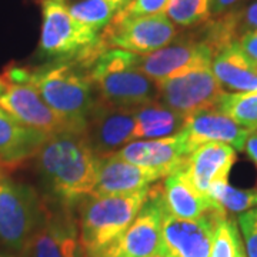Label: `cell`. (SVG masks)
Masks as SVG:
<instances>
[{
	"label": "cell",
	"instance_id": "1",
	"mask_svg": "<svg viewBox=\"0 0 257 257\" xmlns=\"http://www.w3.org/2000/svg\"><path fill=\"white\" fill-rule=\"evenodd\" d=\"M35 159L47 192L60 206L69 207L92 194L101 157L93 152L84 133L52 135Z\"/></svg>",
	"mask_w": 257,
	"mask_h": 257
},
{
	"label": "cell",
	"instance_id": "2",
	"mask_svg": "<svg viewBox=\"0 0 257 257\" xmlns=\"http://www.w3.org/2000/svg\"><path fill=\"white\" fill-rule=\"evenodd\" d=\"M9 82L33 86L53 110L84 133L90 113L99 100L86 69L76 63H56L40 69H12Z\"/></svg>",
	"mask_w": 257,
	"mask_h": 257
},
{
	"label": "cell",
	"instance_id": "3",
	"mask_svg": "<svg viewBox=\"0 0 257 257\" xmlns=\"http://www.w3.org/2000/svg\"><path fill=\"white\" fill-rule=\"evenodd\" d=\"M99 100L120 107L138 109L157 100V84L136 67V55L120 49L104 50L87 69Z\"/></svg>",
	"mask_w": 257,
	"mask_h": 257
},
{
	"label": "cell",
	"instance_id": "4",
	"mask_svg": "<svg viewBox=\"0 0 257 257\" xmlns=\"http://www.w3.org/2000/svg\"><path fill=\"white\" fill-rule=\"evenodd\" d=\"M150 190V189H149ZM149 190L121 196L87 194L79 202V246L83 257H94L136 219Z\"/></svg>",
	"mask_w": 257,
	"mask_h": 257
},
{
	"label": "cell",
	"instance_id": "5",
	"mask_svg": "<svg viewBox=\"0 0 257 257\" xmlns=\"http://www.w3.org/2000/svg\"><path fill=\"white\" fill-rule=\"evenodd\" d=\"M40 55L56 63H76L89 69L104 52L99 33L80 25L64 0H43Z\"/></svg>",
	"mask_w": 257,
	"mask_h": 257
},
{
	"label": "cell",
	"instance_id": "6",
	"mask_svg": "<svg viewBox=\"0 0 257 257\" xmlns=\"http://www.w3.org/2000/svg\"><path fill=\"white\" fill-rule=\"evenodd\" d=\"M46 207L33 187L0 177V244L23 251L43 220Z\"/></svg>",
	"mask_w": 257,
	"mask_h": 257
},
{
	"label": "cell",
	"instance_id": "7",
	"mask_svg": "<svg viewBox=\"0 0 257 257\" xmlns=\"http://www.w3.org/2000/svg\"><path fill=\"white\" fill-rule=\"evenodd\" d=\"M157 101L189 117L194 113L214 109L224 93L210 66H199L169 79L156 82Z\"/></svg>",
	"mask_w": 257,
	"mask_h": 257
},
{
	"label": "cell",
	"instance_id": "8",
	"mask_svg": "<svg viewBox=\"0 0 257 257\" xmlns=\"http://www.w3.org/2000/svg\"><path fill=\"white\" fill-rule=\"evenodd\" d=\"M177 36V29L163 13L139 16V18H114L100 35L104 50L120 49L135 55H146L170 45Z\"/></svg>",
	"mask_w": 257,
	"mask_h": 257
},
{
	"label": "cell",
	"instance_id": "9",
	"mask_svg": "<svg viewBox=\"0 0 257 257\" xmlns=\"http://www.w3.org/2000/svg\"><path fill=\"white\" fill-rule=\"evenodd\" d=\"M162 186L153 184L133 223L94 257L162 256Z\"/></svg>",
	"mask_w": 257,
	"mask_h": 257
},
{
	"label": "cell",
	"instance_id": "10",
	"mask_svg": "<svg viewBox=\"0 0 257 257\" xmlns=\"http://www.w3.org/2000/svg\"><path fill=\"white\" fill-rule=\"evenodd\" d=\"M224 210H216L196 220L177 219L162 213V256L210 257L211 241L217 221L226 217Z\"/></svg>",
	"mask_w": 257,
	"mask_h": 257
},
{
	"label": "cell",
	"instance_id": "11",
	"mask_svg": "<svg viewBox=\"0 0 257 257\" xmlns=\"http://www.w3.org/2000/svg\"><path fill=\"white\" fill-rule=\"evenodd\" d=\"M0 110L8 113L23 126L36 128L50 136L62 132H77L69 121L60 117L43 100L40 93L28 83L6 80V89L0 96Z\"/></svg>",
	"mask_w": 257,
	"mask_h": 257
},
{
	"label": "cell",
	"instance_id": "12",
	"mask_svg": "<svg viewBox=\"0 0 257 257\" xmlns=\"http://www.w3.org/2000/svg\"><path fill=\"white\" fill-rule=\"evenodd\" d=\"M211 59V49L200 37H187L146 55H136V67L153 82H160L199 66H210Z\"/></svg>",
	"mask_w": 257,
	"mask_h": 257
},
{
	"label": "cell",
	"instance_id": "13",
	"mask_svg": "<svg viewBox=\"0 0 257 257\" xmlns=\"http://www.w3.org/2000/svg\"><path fill=\"white\" fill-rule=\"evenodd\" d=\"M135 109H120L97 100L86 124V139L99 157L110 156L133 142Z\"/></svg>",
	"mask_w": 257,
	"mask_h": 257
},
{
	"label": "cell",
	"instance_id": "14",
	"mask_svg": "<svg viewBox=\"0 0 257 257\" xmlns=\"http://www.w3.org/2000/svg\"><path fill=\"white\" fill-rule=\"evenodd\" d=\"M50 211L23 248L25 257H83L79 250L76 221L69 211Z\"/></svg>",
	"mask_w": 257,
	"mask_h": 257
},
{
	"label": "cell",
	"instance_id": "15",
	"mask_svg": "<svg viewBox=\"0 0 257 257\" xmlns=\"http://www.w3.org/2000/svg\"><path fill=\"white\" fill-rule=\"evenodd\" d=\"M250 133L251 130L240 126L217 109L197 111L186 117L183 128L180 130L187 155L211 142L226 143L234 150H243Z\"/></svg>",
	"mask_w": 257,
	"mask_h": 257
},
{
	"label": "cell",
	"instance_id": "16",
	"mask_svg": "<svg viewBox=\"0 0 257 257\" xmlns=\"http://www.w3.org/2000/svg\"><path fill=\"white\" fill-rule=\"evenodd\" d=\"M113 155L132 165L152 170L162 179L180 169L189 156L180 133L170 138L130 142Z\"/></svg>",
	"mask_w": 257,
	"mask_h": 257
},
{
	"label": "cell",
	"instance_id": "17",
	"mask_svg": "<svg viewBox=\"0 0 257 257\" xmlns=\"http://www.w3.org/2000/svg\"><path fill=\"white\" fill-rule=\"evenodd\" d=\"M162 177L114 155L101 157L93 196H121L149 190Z\"/></svg>",
	"mask_w": 257,
	"mask_h": 257
},
{
	"label": "cell",
	"instance_id": "18",
	"mask_svg": "<svg viewBox=\"0 0 257 257\" xmlns=\"http://www.w3.org/2000/svg\"><path fill=\"white\" fill-rule=\"evenodd\" d=\"M234 162L236 150L233 147L211 142L193 150L186 159L184 170L193 186L203 194H207L213 184L227 180Z\"/></svg>",
	"mask_w": 257,
	"mask_h": 257
},
{
	"label": "cell",
	"instance_id": "19",
	"mask_svg": "<svg viewBox=\"0 0 257 257\" xmlns=\"http://www.w3.org/2000/svg\"><path fill=\"white\" fill-rule=\"evenodd\" d=\"M160 186L162 202L166 211L177 219L196 220L221 209L207 194H203L193 186L190 179L186 175L184 165L177 169L175 173L165 177V183Z\"/></svg>",
	"mask_w": 257,
	"mask_h": 257
},
{
	"label": "cell",
	"instance_id": "20",
	"mask_svg": "<svg viewBox=\"0 0 257 257\" xmlns=\"http://www.w3.org/2000/svg\"><path fill=\"white\" fill-rule=\"evenodd\" d=\"M50 135L23 126L8 113L0 110V167L15 169L36 157Z\"/></svg>",
	"mask_w": 257,
	"mask_h": 257
},
{
	"label": "cell",
	"instance_id": "21",
	"mask_svg": "<svg viewBox=\"0 0 257 257\" xmlns=\"http://www.w3.org/2000/svg\"><path fill=\"white\" fill-rule=\"evenodd\" d=\"M210 69L221 87L236 93L257 90V66L240 52L236 42L213 56Z\"/></svg>",
	"mask_w": 257,
	"mask_h": 257
},
{
	"label": "cell",
	"instance_id": "22",
	"mask_svg": "<svg viewBox=\"0 0 257 257\" xmlns=\"http://www.w3.org/2000/svg\"><path fill=\"white\" fill-rule=\"evenodd\" d=\"M135 139L170 138L180 133L186 121V117L157 100L135 109Z\"/></svg>",
	"mask_w": 257,
	"mask_h": 257
},
{
	"label": "cell",
	"instance_id": "23",
	"mask_svg": "<svg viewBox=\"0 0 257 257\" xmlns=\"http://www.w3.org/2000/svg\"><path fill=\"white\" fill-rule=\"evenodd\" d=\"M214 109L251 132L257 128V90L247 93L224 92Z\"/></svg>",
	"mask_w": 257,
	"mask_h": 257
},
{
	"label": "cell",
	"instance_id": "24",
	"mask_svg": "<svg viewBox=\"0 0 257 257\" xmlns=\"http://www.w3.org/2000/svg\"><path fill=\"white\" fill-rule=\"evenodd\" d=\"M211 0H169L165 15L173 25L194 28L210 20Z\"/></svg>",
	"mask_w": 257,
	"mask_h": 257
},
{
	"label": "cell",
	"instance_id": "25",
	"mask_svg": "<svg viewBox=\"0 0 257 257\" xmlns=\"http://www.w3.org/2000/svg\"><path fill=\"white\" fill-rule=\"evenodd\" d=\"M207 194L224 211L244 213L257 207V190H243L231 187L227 180L213 184Z\"/></svg>",
	"mask_w": 257,
	"mask_h": 257
},
{
	"label": "cell",
	"instance_id": "26",
	"mask_svg": "<svg viewBox=\"0 0 257 257\" xmlns=\"http://www.w3.org/2000/svg\"><path fill=\"white\" fill-rule=\"evenodd\" d=\"M69 12L80 25L99 33L117 13L107 0H80L69 6Z\"/></svg>",
	"mask_w": 257,
	"mask_h": 257
},
{
	"label": "cell",
	"instance_id": "27",
	"mask_svg": "<svg viewBox=\"0 0 257 257\" xmlns=\"http://www.w3.org/2000/svg\"><path fill=\"white\" fill-rule=\"evenodd\" d=\"M210 257H244L239 229L234 221L227 219V216L221 217L216 224Z\"/></svg>",
	"mask_w": 257,
	"mask_h": 257
},
{
	"label": "cell",
	"instance_id": "28",
	"mask_svg": "<svg viewBox=\"0 0 257 257\" xmlns=\"http://www.w3.org/2000/svg\"><path fill=\"white\" fill-rule=\"evenodd\" d=\"M239 227L247 257H257V207L240 214Z\"/></svg>",
	"mask_w": 257,
	"mask_h": 257
},
{
	"label": "cell",
	"instance_id": "29",
	"mask_svg": "<svg viewBox=\"0 0 257 257\" xmlns=\"http://www.w3.org/2000/svg\"><path fill=\"white\" fill-rule=\"evenodd\" d=\"M227 13L234 25L237 39L244 33L257 30V0L250 2L241 9H233Z\"/></svg>",
	"mask_w": 257,
	"mask_h": 257
},
{
	"label": "cell",
	"instance_id": "30",
	"mask_svg": "<svg viewBox=\"0 0 257 257\" xmlns=\"http://www.w3.org/2000/svg\"><path fill=\"white\" fill-rule=\"evenodd\" d=\"M169 0H132L127 6L119 10L116 18H139L163 13Z\"/></svg>",
	"mask_w": 257,
	"mask_h": 257
},
{
	"label": "cell",
	"instance_id": "31",
	"mask_svg": "<svg viewBox=\"0 0 257 257\" xmlns=\"http://www.w3.org/2000/svg\"><path fill=\"white\" fill-rule=\"evenodd\" d=\"M236 45L240 49V52L246 56L251 63L257 66V30L241 35L237 39Z\"/></svg>",
	"mask_w": 257,
	"mask_h": 257
},
{
	"label": "cell",
	"instance_id": "32",
	"mask_svg": "<svg viewBox=\"0 0 257 257\" xmlns=\"http://www.w3.org/2000/svg\"><path fill=\"white\" fill-rule=\"evenodd\" d=\"M240 2L243 0H211V16H221L227 13L230 10H233L234 6H237Z\"/></svg>",
	"mask_w": 257,
	"mask_h": 257
},
{
	"label": "cell",
	"instance_id": "33",
	"mask_svg": "<svg viewBox=\"0 0 257 257\" xmlns=\"http://www.w3.org/2000/svg\"><path fill=\"white\" fill-rule=\"evenodd\" d=\"M247 152V155L250 156V159L254 162V165L257 166V132H251L248 135L247 140L244 143V149Z\"/></svg>",
	"mask_w": 257,
	"mask_h": 257
},
{
	"label": "cell",
	"instance_id": "34",
	"mask_svg": "<svg viewBox=\"0 0 257 257\" xmlns=\"http://www.w3.org/2000/svg\"><path fill=\"white\" fill-rule=\"evenodd\" d=\"M107 2L110 3V5L113 6V8H114V9L119 12V10L123 9L124 6H127V5L130 3V2H132V0H107Z\"/></svg>",
	"mask_w": 257,
	"mask_h": 257
},
{
	"label": "cell",
	"instance_id": "35",
	"mask_svg": "<svg viewBox=\"0 0 257 257\" xmlns=\"http://www.w3.org/2000/svg\"><path fill=\"white\" fill-rule=\"evenodd\" d=\"M5 89H6V80H5V77H0V96L5 92Z\"/></svg>",
	"mask_w": 257,
	"mask_h": 257
},
{
	"label": "cell",
	"instance_id": "36",
	"mask_svg": "<svg viewBox=\"0 0 257 257\" xmlns=\"http://www.w3.org/2000/svg\"><path fill=\"white\" fill-rule=\"evenodd\" d=\"M0 257H18V256H15V254H9V253H2V251H0Z\"/></svg>",
	"mask_w": 257,
	"mask_h": 257
},
{
	"label": "cell",
	"instance_id": "37",
	"mask_svg": "<svg viewBox=\"0 0 257 257\" xmlns=\"http://www.w3.org/2000/svg\"><path fill=\"white\" fill-rule=\"evenodd\" d=\"M0 177H3V175H2V167H0Z\"/></svg>",
	"mask_w": 257,
	"mask_h": 257
},
{
	"label": "cell",
	"instance_id": "38",
	"mask_svg": "<svg viewBox=\"0 0 257 257\" xmlns=\"http://www.w3.org/2000/svg\"><path fill=\"white\" fill-rule=\"evenodd\" d=\"M156 257H163V256H156Z\"/></svg>",
	"mask_w": 257,
	"mask_h": 257
}]
</instances>
